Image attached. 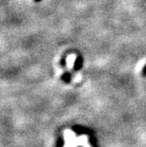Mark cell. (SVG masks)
<instances>
[{
    "label": "cell",
    "mask_w": 146,
    "mask_h": 147,
    "mask_svg": "<svg viewBox=\"0 0 146 147\" xmlns=\"http://www.w3.org/2000/svg\"><path fill=\"white\" fill-rule=\"evenodd\" d=\"M82 67H83V59L82 58H78L75 61V63H74V68H75L76 70H78Z\"/></svg>",
    "instance_id": "cell-1"
},
{
    "label": "cell",
    "mask_w": 146,
    "mask_h": 147,
    "mask_svg": "<svg viewBox=\"0 0 146 147\" xmlns=\"http://www.w3.org/2000/svg\"><path fill=\"white\" fill-rule=\"evenodd\" d=\"M70 78H71V76H70V74L69 73H65L64 75H63V77H62V79H63L65 82H69L70 81Z\"/></svg>",
    "instance_id": "cell-2"
},
{
    "label": "cell",
    "mask_w": 146,
    "mask_h": 147,
    "mask_svg": "<svg viewBox=\"0 0 146 147\" xmlns=\"http://www.w3.org/2000/svg\"><path fill=\"white\" fill-rule=\"evenodd\" d=\"M143 73H144V74L146 75V65H145V67L143 68Z\"/></svg>",
    "instance_id": "cell-3"
},
{
    "label": "cell",
    "mask_w": 146,
    "mask_h": 147,
    "mask_svg": "<svg viewBox=\"0 0 146 147\" xmlns=\"http://www.w3.org/2000/svg\"><path fill=\"white\" fill-rule=\"evenodd\" d=\"M35 1H41V0H35Z\"/></svg>",
    "instance_id": "cell-4"
}]
</instances>
